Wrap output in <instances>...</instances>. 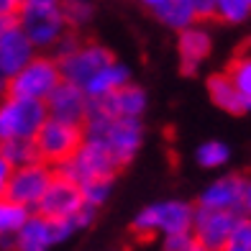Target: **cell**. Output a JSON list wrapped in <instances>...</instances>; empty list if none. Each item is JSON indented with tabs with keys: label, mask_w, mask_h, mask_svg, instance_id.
<instances>
[{
	"label": "cell",
	"mask_w": 251,
	"mask_h": 251,
	"mask_svg": "<svg viewBox=\"0 0 251 251\" xmlns=\"http://www.w3.org/2000/svg\"><path fill=\"white\" fill-rule=\"evenodd\" d=\"M182 251H210V249H205L200 241H195V238H192V241H190L185 249H182Z\"/></svg>",
	"instance_id": "836d02e7"
},
{
	"label": "cell",
	"mask_w": 251,
	"mask_h": 251,
	"mask_svg": "<svg viewBox=\"0 0 251 251\" xmlns=\"http://www.w3.org/2000/svg\"><path fill=\"white\" fill-rule=\"evenodd\" d=\"M198 208L210 210H238L241 213V175L228 172L215 177L198 195Z\"/></svg>",
	"instance_id": "2e32d148"
},
{
	"label": "cell",
	"mask_w": 251,
	"mask_h": 251,
	"mask_svg": "<svg viewBox=\"0 0 251 251\" xmlns=\"http://www.w3.org/2000/svg\"><path fill=\"white\" fill-rule=\"evenodd\" d=\"M151 13L156 16V21H159L164 28L175 31V33L200 21L198 13H195L192 0H167V3H162L159 8H154Z\"/></svg>",
	"instance_id": "ffe728a7"
},
{
	"label": "cell",
	"mask_w": 251,
	"mask_h": 251,
	"mask_svg": "<svg viewBox=\"0 0 251 251\" xmlns=\"http://www.w3.org/2000/svg\"><path fill=\"white\" fill-rule=\"evenodd\" d=\"M139 3L144 5V8H149V10H154V8H159L162 3H167V0H139Z\"/></svg>",
	"instance_id": "e575fe53"
},
{
	"label": "cell",
	"mask_w": 251,
	"mask_h": 251,
	"mask_svg": "<svg viewBox=\"0 0 251 251\" xmlns=\"http://www.w3.org/2000/svg\"><path fill=\"white\" fill-rule=\"evenodd\" d=\"M44 105H47V118L82 126L87 118V110H90V98L79 85H72L67 79H62L49 93V98L44 100Z\"/></svg>",
	"instance_id": "5bb4252c"
},
{
	"label": "cell",
	"mask_w": 251,
	"mask_h": 251,
	"mask_svg": "<svg viewBox=\"0 0 251 251\" xmlns=\"http://www.w3.org/2000/svg\"><path fill=\"white\" fill-rule=\"evenodd\" d=\"M54 169H56V175L72 179L75 185H82V182L95 179V177H113V179H116V175L121 172V167L113 162V159L102 151L100 146L90 144L85 139H82L79 149L70 159H64V162L56 164Z\"/></svg>",
	"instance_id": "30bf717a"
},
{
	"label": "cell",
	"mask_w": 251,
	"mask_h": 251,
	"mask_svg": "<svg viewBox=\"0 0 251 251\" xmlns=\"http://www.w3.org/2000/svg\"><path fill=\"white\" fill-rule=\"evenodd\" d=\"M223 251H251V218L249 215H241L238 223L233 226L231 236L223 246Z\"/></svg>",
	"instance_id": "83f0119b"
},
{
	"label": "cell",
	"mask_w": 251,
	"mask_h": 251,
	"mask_svg": "<svg viewBox=\"0 0 251 251\" xmlns=\"http://www.w3.org/2000/svg\"><path fill=\"white\" fill-rule=\"evenodd\" d=\"M82 133H85V141L100 146L123 169L139 156L146 131H144L141 118L113 116L105 108H100L95 100H90V110L82 123Z\"/></svg>",
	"instance_id": "6da1fadb"
},
{
	"label": "cell",
	"mask_w": 251,
	"mask_h": 251,
	"mask_svg": "<svg viewBox=\"0 0 251 251\" xmlns=\"http://www.w3.org/2000/svg\"><path fill=\"white\" fill-rule=\"evenodd\" d=\"M205 90H208V98L215 108H221L223 113H244V102L241 95L236 93L233 82L228 79L226 72H213L205 79Z\"/></svg>",
	"instance_id": "d6986e66"
},
{
	"label": "cell",
	"mask_w": 251,
	"mask_h": 251,
	"mask_svg": "<svg viewBox=\"0 0 251 251\" xmlns=\"http://www.w3.org/2000/svg\"><path fill=\"white\" fill-rule=\"evenodd\" d=\"M128 82H131V67L116 56V59H113L108 67H102V70L90 79L82 90L87 93L90 100H102V98H108L110 93H116L118 87L128 85Z\"/></svg>",
	"instance_id": "ac0fdd59"
},
{
	"label": "cell",
	"mask_w": 251,
	"mask_h": 251,
	"mask_svg": "<svg viewBox=\"0 0 251 251\" xmlns=\"http://www.w3.org/2000/svg\"><path fill=\"white\" fill-rule=\"evenodd\" d=\"M82 139H85V133L79 123H64L56 118H47L41 123V128L36 131V136H33V146H36V156L41 162L56 167L79 149Z\"/></svg>",
	"instance_id": "ba28073f"
},
{
	"label": "cell",
	"mask_w": 251,
	"mask_h": 251,
	"mask_svg": "<svg viewBox=\"0 0 251 251\" xmlns=\"http://www.w3.org/2000/svg\"><path fill=\"white\" fill-rule=\"evenodd\" d=\"M223 72H226L228 79L233 82L236 93L241 95L244 113H249V110H251V51H244V54L233 56Z\"/></svg>",
	"instance_id": "7402d4cb"
},
{
	"label": "cell",
	"mask_w": 251,
	"mask_h": 251,
	"mask_svg": "<svg viewBox=\"0 0 251 251\" xmlns=\"http://www.w3.org/2000/svg\"><path fill=\"white\" fill-rule=\"evenodd\" d=\"M44 121H47V105L41 100H28L10 93L0 95V144L16 139L33 141Z\"/></svg>",
	"instance_id": "5b68a950"
},
{
	"label": "cell",
	"mask_w": 251,
	"mask_h": 251,
	"mask_svg": "<svg viewBox=\"0 0 251 251\" xmlns=\"http://www.w3.org/2000/svg\"><path fill=\"white\" fill-rule=\"evenodd\" d=\"M54 59L59 62L62 79L85 87L90 79L102 70V67H108L113 59H116V54H113L105 44L79 36V41L75 44L70 51L62 54V56H54Z\"/></svg>",
	"instance_id": "52a82bcc"
},
{
	"label": "cell",
	"mask_w": 251,
	"mask_h": 251,
	"mask_svg": "<svg viewBox=\"0 0 251 251\" xmlns=\"http://www.w3.org/2000/svg\"><path fill=\"white\" fill-rule=\"evenodd\" d=\"M8 93V75L0 70V95H5Z\"/></svg>",
	"instance_id": "d590c367"
},
{
	"label": "cell",
	"mask_w": 251,
	"mask_h": 251,
	"mask_svg": "<svg viewBox=\"0 0 251 251\" xmlns=\"http://www.w3.org/2000/svg\"><path fill=\"white\" fill-rule=\"evenodd\" d=\"M16 21L36 51H51L56 41L70 31L59 0H21Z\"/></svg>",
	"instance_id": "7a4b0ae2"
},
{
	"label": "cell",
	"mask_w": 251,
	"mask_h": 251,
	"mask_svg": "<svg viewBox=\"0 0 251 251\" xmlns=\"http://www.w3.org/2000/svg\"><path fill=\"white\" fill-rule=\"evenodd\" d=\"M113 177H95V179H87L79 185V192H82L85 202L90 205V208L100 210L102 205L108 202V198L113 195Z\"/></svg>",
	"instance_id": "484cf974"
},
{
	"label": "cell",
	"mask_w": 251,
	"mask_h": 251,
	"mask_svg": "<svg viewBox=\"0 0 251 251\" xmlns=\"http://www.w3.org/2000/svg\"><path fill=\"white\" fill-rule=\"evenodd\" d=\"M28 213H31L28 208L18 205L8 195H0V249H5V251L13 249V236L28 218Z\"/></svg>",
	"instance_id": "44dd1931"
},
{
	"label": "cell",
	"mask_w": 251,
	"mask_h": 251,
	"mask_svg": "<svg viewBox=\"0 0 251 251\" xmlns=\"http://www.w3.org/2000/svg\"><path fill=\"white\" fill-rule=\"evenodd\" d=\"M85 198L79 192V185H75L72 179H67L62 175H54L51 185L47 187L44 198L36 205V213L47 215L51 221H67L75 218V215L85 208Z\"/></svg>",
	"instance_id": "4fadbf2b"
},
{
	"label": "cell",
	"mask_w": 251,
	"mask_h": 251,
	"mask_svg": "<svg viewBox=\"0 0 251 251\" xmlns=\"http://www.w3.org/2000/svg\"><path fill=\"white\" fill-rule=\"evenodd\" d=\"M36 54L33 44L24 33V28L18 26L16 18L0 24V70H3L10 79V75H16L31 56Z\"/></svg>",
	"instance_id": "9a60e30c"
},
{
	"label": "cell",
	"mask_w": 251,
	"mask_h": 251,
	"mask_svg": "<svg viewBox=\"0 0 251 251\" xmlns=\"http://www.w3.org/2000/svg\"><path fill=\"white\" fill-rule=\"evenodd\" d=\"M192 5H195V13H198L200 21H213L218 0H192Z\"/></svg>",
	"instance_id": "f546056e"
},
{
	"label": "cell",
	"mask_w": 251,
	"mask_h": 251,
	"mask_svg": "<svg viewBox=\"0 0 251 251\" xmlns=\"http://www.w3.org/2000/svg\"><path fill=\"white\" fill-rule=\"evenodd\" d=\"M241 215H251V172L241 175Z\"/></svg>",
	"instance_id": "4dcf8cb0"
},
{
	"label": "cell",
	"mask_w": 251,
	"mask_h": 251,
	"mask_svg": "<svg viewBox=\"0 0 251 251\" xmlns=\"http://www.w3.org/2000/svg\"><path fill=\"white\" fill-rule=\"evenodd\" d=\"M79 233V228L72 218L67 221H51L47 215H41L36 210L28 213V218L13 236V249L10 251H51L54 246H59L64 241Z\"/></svg>",
	"instance_id": "8992f818"
},
{
	"label": "cell",
	"mask_w": 251,
	"mask_h": 251,
	"mask_svg": "<svg viewBox=\"0 0 251 251\" xmlns=\"http://www.w3.org/2000/svg\"><path fill=\"white\" fill-rule=\"evenodd\" d=\"M54 175H56V169L47 162H41V159H33L28 164L13 167V175H10L5 195L28 210H36V205L44 198L47 187L51 185Z\"/></svg>",
	"instance_id": "9c48e42d"
},
{
	"label": "cell",
	"mask_w": 251,
	"mask_h": 251,
	"mask_svg": "<svg viewBox=\"0 0 251 251\" xmlns=\"http://www.w3.org/2000/svg\"><path fill=\"white\" fill-rule=\"evenodd\" d=\"M213 31L205 26V21H198V24H192L187 28L177 31V59H179V70L185 75H195L200 72L205 62L210 59L213 54Z\"/></svg>",
	"instance_id": "8fae6325"
},
{
	"label": "cell",
	"mask_w": 251,
	"mask_h": 251,
	"mask_svg": "<svg viewBox=\"0 0 251 251\" xmlns=\"http://www.w3.org/2000/svg\"><path fill=\"white\" fill-rule=\"evenodd\" d=\"M226 26H244L251 21V0H218L215 18Z\"/></svg>",
	"instance_id": "d4e9b609"
},
{
	"label": "cell",
	"mask_w": 251,
	"mask_h": 251,
	"mask_svg": "<svg viewBox=\"0 0 251 251\" xmlns=\"http://www.w3.org/2000/svg\"><path fill=\"white\" fill-rule=\"evenodd\" d=\"M238 210H210L195 205V218H192V238L200 241L210 251H223L233 226L238 223Z\"/></svg>",
	"instance_id": "7c38bea8"
},
{
	"label": "cell",
	"mask_w": 251,
	"mask_h": 251,
	"mask_svg": "<svg viewBox=\"0 0 251 251\" xmlns=\"http://www.w3.org/2000/svg\"><path fill=\"white\" fill-rule=\"evenodd\" d=\"M95 102L100 108H105L108 113L121 116V118H141L144 121L146 110H149V95H146V90L136 82L123 85L116 93H110L108 98L95 100Z\"/></svg>",
	"instance_id": "e0dca14e"
},
{
	"label": "cell",
	"mask_w": 251,
	"mask_h": 251,
	"mask_svg": "<svg viewBox=\"0 0 251 251\" xmlns=\"http://www.w3.org/2000/svg\"><path fill=\"white\" fill-rule=\"evenodd\" d=\"M192 241V231H179V233H167L159 238V251H182Z\"/></svg>",
	"instance_id": "f1b7e54d"
},
{
	"label": "cell",
	"mask_w": 251,
	"mask_h": 251,
	"mask_svg": "<svg viewBox=\"0 0 251 251\" xmlns=\"http://www.w3.org/2000/svg\"><path fill=\"white\" fill-rule=\"evenodd\" d=\"M10 175H13V164L5 159V154L0 151V195H5L8 190V182H10Z\"/></svg>",
	"instance_id": "1f68e13d"
},
{
	"label": "cell",
	"mask_w": 251,
	"mask_h": 251,
	"mask_svg": "<svg viewBox=\"0 0 251 251\" xmlns=\"http://www.w3.org/2000/svg\"><path fill=\"white\" fill-rule=\"evenodd\" d=\"M70 31H85L95 18V0H59Z\"/></svg>",
	"instance_id": "cb8c5ba5"
},
{
	"label": "cell",
	"mask_w": 251,
	"mask_h": 251,
	"mask_svg": "<svg viewBox=\"0 0 251 251\" xmlns=\"http://www.w3.org/2000/svg\"><path fill=\"white\" fill-rule=\"evenodd\" d=\"M18 8H21V0H0V24L16 18Z\"/></svg>",
	"instance_id": "d6a6232c"
},
{
	"label": "cell",
	"mask_w": 251,
	"mask_h": 251,
	"mask_svg": "<svg viewBox=\"0 0 251 251\" xmlns=\"http://www.w3.org/2000/svg\"><path fill=\"white\" fill-rule=\"evenodd\" d=\"M0 151L5 154V159H8L13 167H21V164H28V162H33V159H39L33 141H26V139L3 141V144H0Z\"/></svg>",
	"instance_id": "4316f807"
},
{
	"label": "cell",
	"mask_w": 251,
	"mask_h": 251,
	"mask_svg": "<svg viewBox=\"0 0 251 251\" xmlns=\"http://www.w3.org/2000/svg\"><path fill=\"white\" fill-rule=\"evenodd\" d=\"M62 82L59 62L49 51H36L31 59L8 79V93L28 100H47L49 93Z\"/></svg>",
	"instance_id": "277c9868"
},
{
	"label": "cell",
	"mask_w": 251,
	"mask_h": 251,
	"mask_svg": "<svg viewBox=\"0 0 251 251\" xmlns=\"http://www.w3.org/2000/svg\"><path fill=\"white\" fill-rule=\"evenodd\" d=\"M192 218H195V205L187 200H159L133 215L131 231L139 238H162L167 233L192 231Z\"/></svg>",
	"instance_id": "3957f363"
},
{
	"label": "cell",
	"mask_w": 251,
	"mask_h": 251,
	"mask_svg": "<svg viewBox=\"0 0 251 251\" xmlns=\"http://www.w3.org/2000/svg\"><path fill=\"white\" fill-rule=\"evenodd\" d=\"M195 162L202 169H223L228 162H231V146L221 139H208L202 141L195 149Z\"/></svg>",
	"instance_id": "603a6c76"
}]
</instances>
